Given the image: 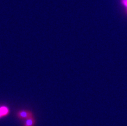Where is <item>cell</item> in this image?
Instances as JSON below:
<instances>
[{
  "mask_svg": "<svg viewBox=\"0 0 127 126\" xmlns=\"http://www.w3.org/2000/svg\"><path fill=\"white\" fill-rule=\"evenodd\" d=\"M17 117L20 120H27V118L34 117L32 112L28 110H21L19 111L17 113Z\"/></svg>",
  "mask_w": 127,
  "mask_h": 126,
  "instance_id": "obj_1",
  "label": "cell"
},
{
  "mask_svg": "<svg viewBox=\"0 0 127 126\" xmlns=\"http://www.w3.org/2000/svg\"><path fill=\"white\" fill-rule=\"evenodd\" d=\"M9 108L6 106H1L0 107V118L3 117L7 116L9 114Z\"/></svg>",
  "mask_w": 127,
  "mask_h": 126,
  "instance_id": "obj_2",
  "label": "cell"
},
{
  "mask_svg": "<svg viewBox=\"0 0 127 126\" xmlns=\"http://www.w3.org/2000/svg\"><path fill=\"white\" fill-rule=\"evenodd\" d=\"M35 124V119L34 117H32L31 118H27L25 120L24 123V126H34Z\"/></svg>",
  "mask_w": 127,
  "mask_h": 126,
  "instance_id": "obj_3",
  "label": "cell"
},
{
  "mask_svg": "<svg viewBox=\"0 0 127 126\" xmlns=\"http://www.w3.org/2000/svg\"><path fill=\"white\" fill-rule=\"evenodd\" d=\"M123 4L127 8V0H123Z\"/></svg>",
  "mask_w": 127,
  "mask_h": 126,
  "instance_id": "obj_4",
  "label": "cell"
},
{
  "mask_svg": "<svg viewBox=\"0 0 127 126\" xmlns=\"http://www.w3.org/2000/svg\"></svg>",
  "mask_w": 127,
  "mask_h": 126,
  "instance_id": "obj_5",
  "label": "cell"
}]
</instances>
